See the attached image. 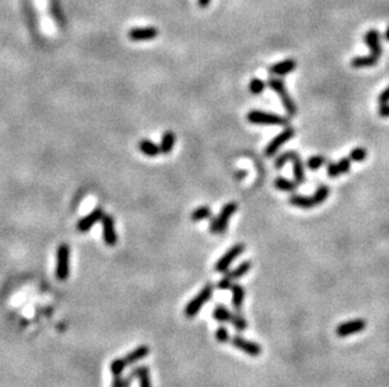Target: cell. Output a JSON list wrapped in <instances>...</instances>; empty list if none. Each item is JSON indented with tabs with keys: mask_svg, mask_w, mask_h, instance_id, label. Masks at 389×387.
<instances>
[{
	"mask_svg": "<svg viewBox=\"0 0 389 387\" xmlns=\"http://www.w3.org/2000/svg\"><path fill=\"white\" fill-rule=\"evenodd\" d=\"M213 292H214V287H213L212 283L204 285L203 289L192 301H189V303L184 308V314H185L186 318H193V317L197 316L201 312L202 308L206 305V303L212 298Z\"/></svg>",
	"mask_w": 389,
	"mask_h": 387,
	"instance_id": "6da1fadb",
	"label": "cell"
},
{
	"mask_svg": "<svg viewBox=\"0 0 389 387\" xmlns=\"http://www.w3.org/2000/svg\"><path fill=\"white\" fill-rule=\"evenodd\" d=\"M213 318L219 322V323L229 322L238 332H243L247 328V321L244 319V317L239 313H232L223 304L215 305L214 310H213Z\"/></svg>",
	"mask_w": 389,
	"mask_h": 387,
	"instance_id": "7a4b0ae2",
	"label": "cell"
},
{
	"mask_svg": "<svg viewBox=\"0 0 389 387\" xmlns=\"http://www.w3.org/2000/svg\"><path fill=\"white\" fill-rule=\"evenodd\" d=\"M247 120L253 125H267V126H287L289 118L278 116L275 113H269L264 111H251L247 114Z\"/></svg>",
	"mask_w": 389,
	"mask_h": 387,
	"instance_id": "3957f363",
	"label": "cell"
},
{
	"mask_svg": "<svg viewBox=\"0 0 389 387\" xmlns=\"http://www.w3.org/2000/svg\"><path fill=\"white\" fill-rule=\"evenodd\" d=\"M269 85L281 97V102L283 105V109L286 110L287 114L290 117L295 116L296 112H298V107H296L295 102L292 100V97L287 92L286 85H285L283 81L278 80V78H269Z\"/></svg>",
	"mask_w": 389,
	"mask_h": 387,
	"instance_id": "277c9868",
	"label": "cell"
},
{
	"mask_svg": "<svg viewBox=\"0 0 389 387\" xmlns=\"http://www.w3.org/2000/svg\"><path fill=\"white\" fill-rule=\"evenodd\" d=\"M237 202H227L226 205L223 206V209L220 210L219 215L213 220V222L209 226L212 234H223L226 231L227 226H228V220L233 217V214L237 211Z\"/></svg>",
	"mask_w": 389,
	"mask_h": 387,
	"instance_id": "5b68a950",
	"label": "cell"
},
{
	"mask_svg": "<svg viewBox=\"0 0 389 387\" xmlns=\"http://www.w3.org/2000/svg\"><path fill=\"white\" fill-rule=\"evenodd\" d=\"M69 253L71 249L67 244H60L57 248V263H56V276L58 280H66L69 276Z\"/></svg>",
	"mask_w": 389,
	"mask_h": 387,
	"instance_id": "8992f818",
	"label": "cell"
},
{
	"mask_svg": "<svg viewBox=\"0 0 389 387\" xmlns=\"http://www.w3.org/2000/svg\"><path fill=\"white\" fill-rule=\"evenodd\" d=\"M251 268H252V263L249 262V260L240 263L236 269H233L232 272L227 273L223 278L220 279L219 282H218L217 287L219 288V289H223V290L229 289V288L235 284L236 280H238V279H240L242 276H246V274L251 271Z\"/></svg>",
	"mask_w": 389,
	"mask_h": 387,
	"instance_id": "52a82bcc",
	"label": "cell"
},
{
	"mask_svg": "<svg viewBox=\"0 0 389 387\" xmlns=\"http://www.w3.org/2000/svg\"><path fill=\"white\" fill-rule=\"evenodd\" d=\"M244 249H246V247H244V244H242V243H238V244L233 245L232 248L228 249V251H227V253L218 260L217 264H215L214 267V271L218 272V273H224V272L231 267V264L237 259L238 256L243 253Z\"/></svg>",
	"mask_w": 389,
	"mask_h": 387,
	"instance_id": "ba28073f",
	"label": "cell"
},
{
	"mask_svg": "<svg viewBox=\"0 0 389 387\" xmlns=\"http://www.w3.org/2000/svg\"><path fill=\"white\" fill-rule=\"evenodd\" d=\"M294 136H295V128L286 127L282 132H281V134H278L275 138L271 139V142L267 145L266 150H265V155H266L267 157L275 156L276 152H277L278 150H280L287 141H290Z\"/></svg>",
	"mask_w": 389,
	"mask_h": 387,
	"instance_id": "9c48e42d",
	"label": "cell"
},
{
	"mask_svg": "<svg viewBox=\"0 0 389 387\" xmlns=\"http://www.w3.org/2000/svg\"><path fill=\"white\" fill-rule=\"evenodd\" d=\"M229 342H231V345L235 346L236 348H238V350H240L242 352H244L251 357H258L262 353V347L258 343L243 338V337L235 336L231 338Z\"/></svg>",
	"mask_w": 389,
	"mask_h": 387,
	"instance_id": "30bf717a",
	"label": "cell"
},
{
	"mask_svg": "<svg viewBox=\"0 0 389 387\" xmlns=\"http://www.w3.org/2000/svg\"><path fill=\"white\" fill-rule=\"evenodd\" d=\"M366 328L365 319H352V321L344 322L336 327V336L338 337H349L353 334L361 332Z\"/></svg>",
	"mask_w": 389,
	"mask_h": 387,
	"instance_id": "8fae6325",
	"label": "cell"
},
{
	"mask_svg": "<svg viewBox=\"0 0 389 387\" xmlns=\"http://www.w3.org/2000/svg\"><path fill=\"white\" fill-rule=\"evenodd\" d=\"M103 240L107 247H115L118 243V235L115 230V220L111 215H103L102 218Z\"/></svg>",
	"mask_w": 389,
	"mask_h": 387,
	"instance_id": "7c38bea8",
	"label": "cell"
},
{
	"mask_svg": "<svg viewBox=\"0 0 389 387\" xmlns=\"http://www.w3.org/2000/svg\"><path fill=\"white\" fill-rule=\"evenodd\" d=\"M159 35V30L155 27H139L132 28L129 31V38L134 42H143V40H151Z\"/></svg>",
	"mask_w": 389,
	"mask_h": 387,
	"instance_id": "4fadbf2b",
	"label": "cell"
},
{
	"mask_svg": "<svg viewBox=\"0 0 389 387\" xmlns=\"http://www.w3.org/2000/svg\"><path fill=\"white\" fill-rule=\"evenodd\" d=\"M103 215H105V214H103L102 208L94 209L92 213H90L89 215H86V217L82 218V219L78 221L77 230L80 231V233H86V231H89L96 222L102 220Z\"/></svg>",
	"mask_w": 389,
	"mask_h": 387,
	"instance_id": "5bb4252c",
	"label": "cell"
},
{
	"mask_svg": "<svg viewBox=\"0 0 389 387\" xmlns=\"http://www.w3.org/2000/svg\"><path fill=\"white\" fill-rule=\"evenodd\" d=\"M364 40H365L366 46L369 47L370 55H375L378 58L381 57L382 53H383V48H382L381 42H379V33H378V30L370 29V30L366 31Z\"/></svg>",
	"mask_w": 389,
	"mask_h": 387,
	"instance_id": "9a60e30c",
	"label": "cell"
},
{
	"mask_svg": "<svg viewBox=\"0 0 389 387\" xmlns=\"http://www.w3.org/2000/svg\"><path fill=\"white\" fill-rule=\"evenodd\" d=\"M130 375H131L134 379H138L139 387H152L150 371L146 366H139V367H135L134 370L131 371Z\"/></svg>",
	"mask_w": 389,
	"mask_h": 387,
	"instance_id": "2e32d148",
	"label": "cell"
},
{
	"mask_svg": "<svg viewBox=\"0 0 389 387\" xmlns=\"http://www.w3.org/2000/svg\"><path fill=\"white\" fill-rule=\"evenodd\" d=\"M149 353H150V348L145 345H141L139 346V347L134 348L131 352L127 353L123 359H125L127 366H131V364H135L136 362L141 361V359H144L145 357H148Z\"/></svg>",
	"mask_w": 389,
	"mask_h": 387,
	"instance_id": "e0dca14e",
	"label": "cell"
},
{
	"mask_svg": "<svg viewBox=\"0 0 389 387\" xmlns=\"http://www.w3.org/2000/svg\"><path fill=\"white\" fill-rule=\"evenodd\" d=\"M296 66H298V63H296L295 59H286L273 64L269 68V72L272 74H275V76H286L290 72L294 71L296 68Z\"/></svg>",
	"mask_w": 389,
	"mask_h": 387,
	"instance_id": "ac0fdd59",
	"label": "cell"
},
{
	"mask_svg": "<svg viewBox=\"0 0 389 387\" xmlns=\"http://www.w3.org/2000/svg\"><path fill=\"white\" fill-rule=\"evenodd\" d=\"M232 289V303L233 307L236 308L237 310H242V307H243V302H244V297H246V290L244 288L242 287L240 284H235L231 287Z\"/></svg>",
	"mask_w": 389,
	"mask_h": 387,
	"instance_id": "d6986e66",
	"label": "cell"
},
{
	"mask_svg": "<svg viewBox=\"0 0 389 387\" xmlns=\"http://www.w3.org/2000/svg\"><path fill=\"white\" fill-rule=\"evenodd\" d=\"M139 150H140L144 155L150 157L157 156L159 154H161L160 146L155 145V143L152 142V141H150V139H141L140 142H139Z\"/></svg>",
	"mask_w": 389,
	"mask_h": 387,
	"instance_id": "ffe728a7",
	"label": "cell"
},
{
	"mask_svg": "<svg viewBox=\"0 0 389 387\" xmlns=\"http://www.w3.org/2000/svg\"><path fill=\"white\" fill-rule=\"evenodd\" d=\"M175 145V135L173 131H166L163 135L160 143V152L163 155H169L173 151Z\"/></svg>",
	"mask_w": 389,
	"mask_h": 387,
	"instance_id": "44dd1931",
	"label": "cell"
},
{
	"mask_svg": "<svg viewBox=\"0 0 389 387\" xmlns=\"http://www.w3.org/2000/svg\"><path fill=\"white\" fill-rule=\"evenodd\" d=\"M290 204L294 206H298V208H302V209H310V208H314V206H316V204H315L314 199L309 196H303V195H292L291 197H290Z\"/></svg>",
	"mask_w": 389,
	"mask_h": 387,
	"instance_id": "7402d4cb",
	"label": "cell"
},
{
	"mask_svg": "<svg viewBox=\"0 0 389 387\" xmlns=\"http://www.w3.org/2000/svg\"><path fill=\"white\" fill-rule=\"evenodd\" d=\"M378 63V57L370 55H361V57H355L352 60V66L354 68H365V67H373Z\"/></svg>",
	"mask_w": 389,
	"mask_h": 387,
	"instance_id": "603a6c76",
	"label": "cell"
},
{
	"mask_svg": "<svg viewBox=\"0 0 389 387\" xmlns=\"http://www.w3.org/2000/svg\"><path fill=\"white\" fill-rule=\"evenodd\" d=\"M294 179L298 185H302L305 182V170H303V163L302 160L300 159V156L295 157L294 161Z\"/></svg>",
	"mask_w": 389,
	"mask_h": 387,
	"instance_id": "cb8c5ba5",
	"label": "cell"
},
{
	"mask_svg": "<svg viewBox=\"0 0 389 387\" xmlns=\"http://www.w3.org/2000/svg\"><path fill=\"white\" fill-rule=\"evenodd\" d=\"M275 186L276 189H278V190L294 193V191H296L299 185L295 182V180H294V181H290V180L285 179V177H277V179L275 180Z\"/></svg>",
	"mask_w": 389,
	"mask_h": 387,
	"instance_id": "d4e9b609",
	"label": "cell"
},
{
	"mask_svg": "<svg viewBox=\"0 0 389 387\" xmlns=\"http://www.w3.org/2000/svg\"><path fill=\"white\" fill-rule=\"evenodd\" d=\"M210 217H212V209L207 205L199 206V208H197L192 213L193 221H201V220L208 219Z\"/></svg>",
	"mask_w": 389,
	"mask_h": 387,
	"instance_id": "484cf974",
	"label": "cell"
},
{
	"mask_svg": "<svg viewBox=\"0 0 389 387\" xmlns=\"http://www.w3.org/2000/svg\"><path fill=\"white\" fill-rule=\"evenodd\" d=\"M126 367H127V363H126L125 359H115L111 362V364H110V370H111V373L114 375V377L122 376Z\"/></svg>",
	"mask_w": 389,
	"mask_h": 387,
	"instance_id": "4316f807",
	"label": "cell"
},
{
	"mask_svg": "<svg viewBox=\"0 0 389 387\" xmlns=\"http://www.w3.org/2000/svg\"><path fill=\"white\" fill-rule=\"evenodd\" d=\"M329 188L325 185H321L319 186L318 189H316V191H315V194L312 195V199H314L315 204L316 205H320V204H323L325 200L328 199V196H329Z\"/></svg>",
	"mask_w": 389,
	"mask_h": 387,
	"instance_id": "83f0119b",
	"label": "cell"
},
{
	"mask_svg": "<svg viewBox=\"0 0 389 387\" xmlns=\"http://www.w3.org/2000/svg\"><path fill=\"white\" fill-rule=\"evenodd\" d=\"M299 154L296 151H286L281 154L280 156L276 159L275 161V167L276 168H281L286 163H290V161H294L295 157H298Z\"/></svg>",
	"mask_w": 389,
	"mask_h": 387,
	"instance_id": "f1b7e54d",
	"label": "cell"
},
{
	"mask_svg": "<svg viewBox=\"0 0 389 387\" xmlns=\"http://www.w3.org/2000/svg\"><path fill=\"white\" fill-rule=\"evenodd\" d=\"M265 88H266V82L260 80V78H253L249 82V91H251L252 94H255V96L262 93L265 91Z\"/></svg>",
	"mask_w": 389,
	"mask_h": 387,
	"instance_id": "f546056e",
	"label": "cell"
},
{
	"mask_svg": "<svg viewBox=\"0 0 389 387\" xmlns=\"http://www.w3.org/2000/svg\"><path fill=\"white\" fill-rule=\"evenodd\" d=\"M327 163V157L321 156V155H316V156H312L307 160L306 166L309 168H311V170H318V168H320L321 166L325 165Z\"/></svg>",
	"mask_w": 389,
	"mask_h": 387,
	"instance_id": "4dcf8cb0",
	"label": "cell"
},
{
	"mask_svg": "<svg viewBox=\"0 0 389 387\" xmlns=\"http://www.w3.org/2000/svg\"><path fill=\"white\" fill-rule=\"evenodd\" d=\"M132 380H134V377L131 375L126 376V377L118 376V377H114V380H112L111 387H131Z\"/></svg>",
	"mask_w": 389,
	"mask_h": 387,
	"instance_id": "1f68e13d",
	"label": "cell"
},
{
	"mask_svg": "<svg viewBox=\"0 0 389 387\" xmlns=\"http://www.w3.org/2000/svg\"><path fill=\"white\" fill-rule=\"evenodd\" d=\"M349 159L355 163H361L366 159V150L364 147H357L352 150L349 154Z\"/></svg>",
	"mask_w": 389,
	"mask_h": 387,
	"instance_id": "d6a6232c",
	"label": "cell"
},
{
	"mask_svg": "<svg viewBox=\"0 0 389 387\" xmlns=\"http://www.w3.org/2000/svg\"><path fill=\"white\" fill-rule=\"evenodd\" d=\"M215 338L219 343H227V342L231 341V336H229L228 330L223 326L218 327V330L215 331Z\"/></svg>",
	"mask_w": 389,
	"mask_h": 387,
	"instance_id": "836d02e7",
	"label": "cell"
},
{
	"mask_svg": "<svg viewBox=\"0 0 389 387\" xmlns=\"http://www.w3.org/2000/svg\"><path fill=\"white\" fill-rule=\"evenodd\" d=\"M327 170L329 177H338L341 174L339 165L336 163H327Z\"/></svg>",
	"mask_w": 389,
	"mask_h": 387,
	"instance_id": "e575fe53",
	"label": "cell"
},
{
	"mask_svg": "<svg viewBox=\"0 0 389 387\" xmlns=\"http://www.w3.org/2000/svg\"><path fill=\"white\" fill-rule=\"evenodd\" d=\"M350 164L352 163H350L349 157H343V159L339 160L338 165H339V168H340L341 174H346V172H349Z\"/></svg>",
	"mask_w": 389,
	"mask_h": 387,
	"instance_id": "d590c367",
	"label": "cell"
},
{
	"mask_svg": "<svg viewBox=\"0 0 389 387\" xmlns=\"http://www.w3.org/2000/svg\"><path fill=\"white\" fill-rule=\"evenodd\" d=\"M378 102H379V105H384V103L389 102V85L383 92H382L381 94H379V97H378Z\"/></svg>",
	"mask_w": 389,
	"mask_h": 387,
	"instance_id": "8d00e7d4",
	"label": "cell"
},
{
	"mask_svg": "<svg viewBox=\"0 0 389 387\" xmlns=\"http://www.w3.org/2000/svg\"><path fill=\"white\" fill-rule=\"evenodd\" d=\"M379 116L381 117H389V103H384L379 107Z\"/></svg>",
	"mask_w": 389,
	"mask_h": 387,
	"instance_id": "74e56055",
	"label": "cell"
},
{
	"mask_svg": "<svg viewBox=\"0 0 389 387\" xmlns=\"http://www.w3.org/2000/svg\"><path fill=\"white\" fill-rule=\"evenodd\" d=\"M209 3H210V0H198V5L201 6V8H207L209 5Z\"/></svg>",
	"mask_w": 389,
	"mask_h": 387,
	"instance_id": "f35d334b",
	"label": "cell"
},
{
	"mask_svg": "<svg viewBox=\"0 0 389 387\" xmlns=\"http://www.w3.org/2000/svg\"><path fill=\"white\" fill-rule=\"evenodd\" d=\"M384 37H386V39L388 40V42H389V27H388V28H387V30H386V34H384Z\"/></svg>",
	"mask_w": 389,
	"mask_h": 387,
	"instance_id": "ab89813d",
	"label": "cell"
}]
</instances>
